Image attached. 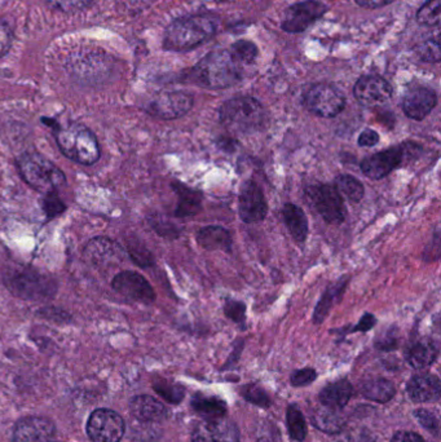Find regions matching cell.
I'll use <instances>...</instances> for the list:
<instances>
[{"label":"cell","instance_id":"1","mask_svg":"<svg viewBox=\"0 0 441 442\" xmlns=\"http://www.w3.org/2000/svg\"><path fill=\"white\" fill-rule=\"evenodd\" d=\"M1 279L9 293L28 301H48L57 293L55 279L28 265L17 263L6 265Z\"/></svg>","mask_w":441,"mask_h":442},{"label":"cell","instance_id":"2","mask_svg":"<svg viewBox=\"0 0 441 442\" xmlns=\"http://www.w3.org/2000/svg\"><path fill=\"white\" fill-rule=\"evenodd\" d=\"M240 63L229 50H218L207 53L191 72V82L207 90H224L241 80Z\"/></svg>","mask_w":441,"mask_h":442},{"label":"cell","instance_id":"3","mask_svg":"<svg viewBox=\"0 0 441 442\" xmlns=\"http://www.w3.org/2000/svg\"><path fill=\"white\" fill-rule=\"evenodd\" d=\"M218 31L213 16L194 15L171 22L166 29L164 48L171 52H188L208 42Z\"/></svg>","mask_w":441,"mask_h":442},{"label":"cell","instance_id":"4","mask_svg":"<svg viewBox=\"0 0 441 442\" xmlns=\"http://www.w3.org/2000/svg\"><path fill=\"white\" fill-rule=\"evenodd\" d=\"M220 123L230 132L253 135L263 131L268 123V113L259 101L250 96H240L225 101L219 112Z\"/></svg>","mask_w":441,"mask_h":442},{"label":"cell","instance_id":"5","mask_svg":"<svg viewBox=\"0 0 441 442\" xmlns=\"http://www.w3.org/2000/svg\"><path fill=\"white\" fill-rule=\"evenodd\" d=\"M22 180L36 192L57 193L66 185V176L56 164L39 153H23L16 161Z\"/></svg>","mask_w":441,"mask_h":442},{"label":"cell","instance_id":"6","mask_svg":"<svg viewBox=\"0 0 441 442\" xmlns=\"http://www.w3.org/2000/svg\"><path fill=\"white\" fill-rule=\"evenodd\" d=\"M56 141L65 157L83 166L95 164L100 158V146L92 131L82 124H70L57 129Z\"/></svg>","mask_w":441,"mask_h":442},{"label":"cell","instance_id":"7","mask_svg":"<svg viewBox=\"0 0 441 442\" xmlns=\"http://www.w3.org/2000/svg\"><path fill=\"white\" fill-rule=\"evenodd\" d=\"M304 107L321 118H334L346 107L344 95L329 83H317L309 87L303 97Z\"/></svg>","mask_w":441,"mask_h":442},{"label":"cell","instance_id":"8","mask_svg":"<svg viewBox=\"0 0 441 442\" xmlns=\"http://www.w3.org/2000/svg\"><path fill=\"white\" fill-rule=\"evenodd\" d=\"M306 195L327 224L339 225L346 220V206L341 193L334 185L316 184L308 186Z\"/></svg>","mask_w":441,"mask_h":442},{"label":"cell","instance_id":"9","mask_svg":"<svg viewBox=\"0 0 441 442\" xmlns=\"http://www.w3.org/2000/svg\"><path fill=\"white\" fill-rule=\"evenodd\" d=\"M85 431L92 442H119L126 432V424L113 410L97 409L90 415Z\"/></svg>","mask_w":441,"mask_h":442},{"label":"cell","instance_id":"10","mask_svg":"<svg viewBox=\"0 0 441 442\" xmlns=\"http://www.w3.org/2000/svg\"><path fill=\"white\" fill-rule=\"evenodd\" d=\"M194 99L191 93L183 91L162 92L147 104L145 112L159 119H178L192 110Z\"/></svg>","mask_w":441,"mask_h":442},{"label":"cell","instance_id":"11","mask_svg":"<svg viewBox=\"0 0 441 442\" xmlns=\"http://www.w3.org/2000/svg\"><path fill=\"white\" fill-rule=\"evenodd\" d=\"M327 12V7L319 0H304L286 9L281 28L287 33H303L313 22Z\"/></svg>","mask_w":441,"mask_h":442},{"label":"cell","instance_id":"12","mask_svg":"<svg viewBox=\"0 0 441 442\" xmlns=\"http://www.w3.org/2000/svg\"><path fill=\"white\" fill-rule=\"evenodd\" d=\"M267 212L268 205L262 188L253 178L245 181L238 197V214L241 220L246 224H257L265 219Z\"/></svg>","mask_w":441,"mask_h":442},{"label":"cell","instance_id":"13","mask_svg":"<svg viewBox=\"0 0 441 442\" xmlns=\"http://www.w3.org/2000/svg\"><path fill=\"white\" fill-rule=\"evenodd\" d=\"M192 442H240L235 423L224 416L199 421L192 432Z\"/></svg>","mask_w":441,"mask_h":442},{"label":"cell","instance_id":"14","mask_svg":"<svg viewBox=\"0 0 441 442\" xmlns=\"http://www.w3.org/2000/svg\"><path fill=\"white\" fill-rule=\"evenodd\" d=\"M390 82L379 75H363L356 82L354 96L365 107H381L392 97Z\"/></svg>","mask_w":441,"mask_h":442},{"label":"cell","instance_id":"15","mask_svg":"<svg viewBox=\"0 0 441 442\" xmlns=\"http://www.w3.org/2000/svg\"><path fill=\"white\" fill-rule=\"evenodd\" d=\"M404 163L405 156L403 145H398L365 158L360 163V168L366 178L382 180Z\"/></svg>","mask_w":441,"mask_h":442},{"label":"cell","instance_id":"16","mask_svg":"<svg viewBox=\"0 0 441 442\" xmlns=\"http://www.w3.org/2000/svg\"><path fill=\"white\" fill-rule=\"evenodd\" d=\"M114 290L127 299L152 304L156 300V293L149 282L136 271H126L118 273L112 282Z\"/></svg>","mask_w":441,"mask_h":442},{"label":"cell","instance_id":"17","mask_svg":"<svg viewBox=\"0 0 441 442\" xmlns=\"http://www.w3.org/2000/svg\"><path fill=\"white\" fill-rule=\"evenodd\" d=\"M56 435L55 423L43 416H25L16 423L14 442H50Z\"/></svg>","mask_w":441,"mask_h":442},{"label":"cell","instance_id":"18","mask_svg":"<svg viewBox=\"0 0 441 442\" xmlns=\"http://www.w3.org/2000/svg\"><path fill=\"white\" fill-rule=\"evenodd\" d=\"M83 257L87 263L96 268H107L119 263L124 257V251L110 238L96 237L85 244Z\"/></svg>","mask_w":441,"mask_h":442},{"label":"cell","instance_id":"19","mask_svg":"<svg viewBox=\"0 0 441 442\" xmlns=\"http://www.w3.org/2000/svg\"><path fill=\"white\" fill-rule=\"evenodd\" d=\"M437 105V95L427 87H417L406 93L403 100V110L413 121H423Z\"/></svg>","mask_w":441,"mask_h":442},{"label":"cell","instance_id":"20","mask_svg":"<svg viewBox=\"0 0 441 442\" xmlns=\"http://www.w3.org/2000/svg\"><path fill=\"white\" fill-rule=\"evenodd\" d=\"M410 399L414 402H432L440 399V379L434 374L414 375L406 387Z\"/></svg>","mask_w":441,"mask_h":442},{"label":"cell","instance_id":"21","mask_svg":"<svg viewBox=\"0 0 441 442\" xmlns=\"http://www.w3.org/2000/svg\"><path fill=\"white\" fill-rule=\"evenodd\" d=\"M171 186L178 194V206L175 210L176 217L186 219V217L196 216L202 211V200H203L202 192L181 184L179 181H172Z\"/></svg>","mask_w":441,"mask_h":442},{"label":"cell","instance_id":"22","mask_svg":"<svg viewBox=\"0 0 441 442\" xmlns=\"http://www.w3.org/2000/svg\"><path fill=\"white\" fill-rule=\"evenodd\" d=\"M129 410L137 421L147 423L162 421L167 416V409L164 404L148 394L134 397L129 404Z\"/></svg>","mask_w":441,"mask_h":442},{"label":"cell","instance_id":"23","mask_svg":"<svg viewBox=\"0 0 441 442\" xmlns=\"http://www.w3.org/2000/svg\"><path fill=\"white\" fill-rule=\"evenodd\" d=\"M199 247L206 251H225L230 252L233 246L232 235L228 229L219 225H210L201 228L197 233Z\"/></svg>","mask_w":441,"mask_h":442},{"label":"cell","instance_id":"24","mask_svg":"<svg viewBox=\"0 0 441 442\" xmlns=\"http://www.w3.org/2000/svg\"><path fill=\"white\" fill-rule=\"evenodd\" d=\"M437 355L439 348L432 340H420L406 350L405 358L412 367L422 370L434 364Z\"/></svg>","mask_w":441,"mask_h":442},{"label":"cell","instance_id":"25","mask_svg":"<svg viewBox=\"0 0 441 442\" xmlns=\"http://www.w3.org/2000/svg\"><path fill=\"white\" fill-rule=\"evenodd\" d=\"M349 282V276H343L339 281L335 282L334 285L327 287L326 291L321 296L320 301L317 303L316 309H314V313H313L314 325H321L324 322L330 309L334 306V301L336 300L339 301L341 295L346 291Z\"/></svg>","mask_w":441,"mask_h":442},{"label":"cell","instance_id":"26","mask_svg":"<svg viewBox=\"0 0 441 442\" xmlns=\"http://www.w3.org/2000/svg\"><path fill=\"white\" fill-rule=\"evenodd\" d=\"M311 421L314 427L319 428L325 433H338L346 427V418L341 413V409H333L324 405L313 411Z\"/></svg>","mask_w":441,"mask_h":442},{"label":"cell","instance_id":"27","mask_svg":"<svg viewBox=\"0 0 441 442\" xmlns=\"http://www.w3.org/2000/svg\"><path fill=\"white\" fill-rule=\"evenodd\" d=\"M354 388L349 380H338L331 384L326 385L321 391L320 399L321 405L333 409H341L349 404V399L352 397Z\"/></svg>","mask_w":441,"mask_h":442},{"label":"cell","instance_id":"28","mask_svg":"<svg viewBox=\"0 0 441 442\" xmlns=\"http://www.w3.org/2000/svg\"><path fill=\"white\" fill-rule=\"evenodd\" d=\"M282 215L285 224L295 242H304L308 237V220L304 211L297 205L287 203L284 206Z\"/></svg>","mask_w":441,"mask_h":442},{"label":"cell","instance_id":"29","mask_svg":"<svg viewBox=\"0 0 441 442\" xmlns=\"http://www.w3.org/2000/svg\"><path fill=\"white\" fill-rule=\"evenodd\" d=\"M192 409L196 413L203 416V419L224 416L227 411L225 401L216 396H206V394H196L192 399Z\"/></svg>","mask_w":441,"mask_h":442},{"label":"cell","instance_id":"30","mask_svg":"<svg viewBox=\"0 0 441 442\" xmlns=\"http://www.w3.org/2000/svg\"><path fill=\"white\" fill-rule=\"evenodd\" d=\"M363 397L376 402H388L393 399L396 389L390 380L383 378L370 379L361 387Z\"/></svg>","mask_w":441,"mask_h":442},{"label":"cell","instance_id":"31","mask_svg":"<svg viewBox=\"0 0 441 442\" xmlns=\"http://www.w3.org/2000/svg\"><path fill=\"white\" fill-rule=\"evenodd\" d=\"M335 188L352 203H360L365 195L363 183L352 175H339L335 178Z\"/></svg>","mask_w":441,"mask_h":442},{"label":"cell","instance_id":"32","mask_svg":"<svg viewBox=\"0 0 441 442\" xmlns=\"http://www.w3.org/2000/svg\"><path fill=\"white\" fill-rule=\"evenodd\" d=\"M286 421L292 438L297 441H303L307 436V423L303 413L297 405H290L287 407Z\"/></svg>","mask_w":441,"mask_h":442},{"label":"cell","instance_id":"33","mask_svg":"<svg viewBox=\"0 0 441 442\" xmlns=\"http://www.w3.org/2000/svg\"><path fill=\"white\" fill-rule=\"evenodd\" d=\"M441 0H427L417 12V21L425 26H437L440 23Z\"/></svg>","mask_w":441,"mask_h":442},{"label":"cell","instance_id":"34","mask_svg":"<svg viewBox=\"0 0 441 442\" xmlns=\"http://www.w3.org/2000/svg\"><path fill=\"white\" fill-rule=\"evenodd\" d=\"M232 56L238 63H246L253 64L257 58V47L250 41H238L232 45V50H229Z\"/></svg>","mask_w":441,"mask_h":442},{"label":"cell","instance_id":"35","mask_svg":"<svg viewBox=\"0 0 441 442\" xmlns=\"http://www.w3.org/2000/svg\"><path fill=\"white\" fill-rule=\"evenodd\" d=\"M336 442H376V436L365 428L344 427L336 433Z\"/></svg>","mask_w":441,"mask_h":442},{"label":"cell","instance_id":"36","mask_svg":"<svg viewBox=\"0 0 441 442\" xmlns=\"http://www.w3.org/2000/svg\"><path fill=\"white\" fill-rule=\"evenodd\" d=\"M417 56L423 61V63H431L436 64L441 60L440 42L439 39H430L425 43L420 44L415 48Z\"/></svg>","mask_w":441,"mask_h":442},{"label":"cell","instance_id":"37","mask_svg":"<svg viewBox=\"0 0 441 442\" xmlns=\"http://www.w3.org/2000/svg\"><path fill=\"white\" fill-rule=\"evenodd\" d=\"M95 0H46L51 8L64 12V14H75L91 7Z\"/></svg>","mask_w":441,"mask_h":442},{"label":"cell","instance_id":"38","mask_svg":"<svg viewBox=\"0 0 441 442\" xmlns=\"http://www.w3.org/2000/svg\"><path fill=\"white\" fill-rule=\"evenodd\" d=\"M42 207L48 219L56 217L58 215L63 214L65 210H66L64 202L58 197L57 193L44 194L42 200Z\"/></svg>","mask_w":441,"mask_h":442},{"label":"cell","instance_id":"39","mask_svg":"<svg viewBox=\"0 0 441 442\" xmlns=\"http://www.w3.org/2000/svg\"><path fill=\"white\" fill-rule=\"evenodd\" d=\"M224 314L230 321L238 325H243L246 322V304L238 300H227L223 307Z\"/></svg>","mask_w":441,"mask_h":442},{"label":"cell","instance_id":"40","mask_svg":"<svg viewBox=\"0 0 441 442\" xmlns=\"http://www.w3.org/2000/svg\"><path fill=\"white\" fill-rule=\"evenodd\" d=\"M128 254H129L131 259L135 262V264L140 265L142 268L153 265V262H154L150 251L145 249L142 243L129 242Z\"/></svg>","mask_w":441,"mask_h":442},{"label":"cell","instance_id":"41","mask_svg":"<svg viewBox=\"0 0 441 442\" xmlns=\"http://www.w3.org/2000/svg\"><path fill=\"white\" fill-rule=\"evenodd\" d=\"M243 397L249 399L250 402L256 404V405H260L263 407L270 406V401L268 396L265 394L263 389H260L256 385H246L243 388Z\"/></svg>","mask_w":441,"mask_h":442},{"label":"cell","instance_id":"42","mask_svg":"<svg viewBox=\"0 0 441 442\" xmlns=\"http://www.w3.org/2000/svg\"><path fill=\"white\" fill-rule=\"evenodd\" d=\"M14 43V30L7 22L0 21V58L7 55Z\"/></svg>","mask_w":441,"mask_h":442},{"label":"cell","instance_id":"43","mask_svg":"<svg viewBox=\"0 0 441 442\" xmlns=\"http://www.w3.org/2000/svg\"><path fill=\"white\" fill-rule=\"evenodd\" d=\"M154 388H156V392L172 404H178L179 401L184 397V389L179 385H169L167 387L166 384H161L156 385Z\"/></svg>","mask_w":441,"mask_h":442},{"label":"cell","instance_id":"44","mask_svg":"<svg viewBox=\"0 0 441 442\" xmlns=\"http://www.w3.org/2000/svg\"><path fill=\"white\" fill-rule=\"evenodd\" d=\"M317 378V372L313 369H302L292 372V384L294 387H304L311 384Z\"/></svg>","mask_w":441,"mask_h":442},{"label":"cell","instance_id":"45","mask_svg":"<svg viewBox=\"0 0 441 442\" xmlns=\"http://www.w3.org/2000/svg\"><path fill=\"white\" fill-rule=\"evenodd\" d=\"M414 415H415V418L418 419V421H420L423 427L437 432V429H439V421H437V418L435 416V414L432 413V411H428V410H425V409H420V410H417V411L414 413Z\"/></svg>","mask_w":441,"mask_h":442},{"label":"cell","instance_id":"46","mask_svg":"<svg viewBox=\"0 0 441 442\" xmlns=\"http://www.w3.org/2000/svg\"><path fill=\"white\" fill-rule=\"evenodd\" d=\"M150 225L156 229V233L161 236L169 237V238H176L179 236L178 229L171 225L169 221L154 219V220H150Z\"/></svg>","mask_w":441,"mask_h":442},{"label":"cell","instance_id":"47","mask_svg":"<svg viewBox=\"0 0 441 442\" xmlns=\"http://www.w3.org/2000/svg\"><path fill=\"white\" fill-rule=\"evenodd\" d=\"M379 135L378 132H376L374 129H365L361 132V135L358 136V140L357 144L358 146L361 148H371V146H376L379 143Z\"/></svg>","mask_w":441,"mask_h":442},{"label":"cell","instance_id":"48","mask_svg":"<svg viewBox=\"0 0 441 442\" xmlns=\"http://www.w3.org/2000/svg\"><path fill=\"white\" fill-rule=\"evenodd\" d=\"M376 323H377V318H376L373 314L365 313L363 317H361V320L358 321V323L356 325L355 328L351 330V333H356V331L366 333V331H369V330L374 328Z\"/></svg>","mask_w":441,"mask_h":442},{"label":"cell","instance_id":"49","mask_svg":"<svg viewBox=\"0 0 441 442\" xmlns=\"http://www.w3.org/2000/svg\"><path fill=\"white\" fill-rule=\"evenodd\" d=\"M356 4L360 7L368 9H377V8L386 7L393 3L395 0H355Z\"/></svg>","mask_w":441,"mask_h":442},{"label":"cell","instance_id":"50","mask_svg":"<svg viewBox=\"0 0 441 442\" xmlns=\"http://www.w3.org/2000/svg\"><path fill=\"white\" fill-rule=\"evenodd\" d=\"M391 442H425V440L414 432H398L392 437Z\"/></svg>","mask_w":441,"mask_h":442},{"label":"cell","instance_id":"51","mask_svg":"<svg viewBox=\"0 0 441 442\" xmlns=\"http://www.w3.org/2000/svg\"><path fill=\"white\" fill-rule=\"evenodd\" d=\"M218 145H219V148L221 150L230 153V151H233V149H235L237 141L233 140V139H229V137H220V140L218 141Z\"/></svg>","mask_w":441,"mask_h":442},{"label":"cell","instance_id":"52","mask_svg":"<svg viewBox=\"0 0 441 442\" xmlns=\"http://www.w3.org/2000/svg\"><path fill=\"white\" fill-rule=\"evenodd\" d=\"M42 122L43 123H46V124H48L50 127H53V129H55V131H57V129H60L58 123H57L55 119H48V118H46V117H44V118H42Z\"/></svg>","mask_w":441,"mask_h":442}]
</instances>
